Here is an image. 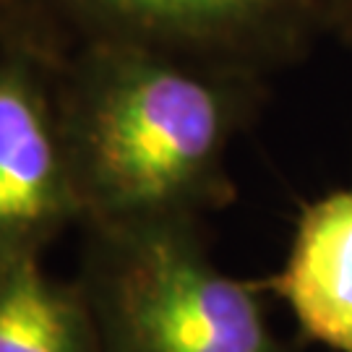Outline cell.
I'll use <instances>...</instances> for the list:
<instances>
[{
    "mask_svg": "<svg viewBox=\"0 0 352 352\" xmlns=\"http://www.w3.org/2000/svg\"><path fill=\"white\" fill-rule=\"evenodd\" d=\"M52 97L84 225L199 219L235 199L230 149L266 76L133 45L52 55Z\"/></svg>",
    "mask_w": 352,
    "mask_h": 352,
    "instance_id": "1",
    "label": "cell"
},
{
    "mask_svg": "<svg viewBox=\"0 0 352 352\" xmlns=\"http://www.w3.org/2000/svg\"><path fill=\"white\" fill-rule=\"evenodd\" d=\"M87 230L78 285L104 352H295L256 282L217 269L199 219Z\"/></svg>",
    "mask_w": 352,
    "mask_h": 352,
    "instance_id": "2",
    "label": "cell"
},
{
    "mask_svg": "<svg viewBox=\"0 0 352 352\" xmlns=\"http://www.w3.org/2000/svg\"><path fill=\"white\" fill-rule=\"evenodd\" d=\"M11 0L3 3V8ZM65 50L133 45L266 76L334 29V0H26ZM52 52V55H60Z\"/></svg>",
    "mask_w": 352,
    "mask_h": 352,
    "instance_id": "3",
    "label": "cell"
},
{
    "mask_svg": "<svg viewBox=\"0 0 352 352\" xmlns=\"http://www.w3.org/2000/svg\"><path fill=\"white\" fill-rule=\"evenodd\" d=\"M81 206L52 97V52L29 32L0 37V269L39 251Z\"/></svg>",
    "mask_w": 352,
    "mask_h": 352,
    "instance_id": "4",
    "label": "cell"
},
{
    "mask_svg": "<svg viewBox=\"0 0 352 352\" xmlns=\"http://www.w3.org/2000/svg\"><path fill=\"white\" fill-rule=\"evenodd\" d=\"M256 287L287 305L305 342L352 352V186L302 204L285 261Z\"/></svg>",
    "mask_w": 352,
    "mask_h": 352,
    "instance_id": "5",
    "label": "cell"
},
{
    "mask_svg": "<svg viewBox=\"0 0 352 352\" xmlns=\"http://www.w3.org/2000/svg\"><path fill=\"white\" fill-rule=\"evenodd\" d=\"M0 352H104L81 285L47 277L39 256L3 266Z\"/></svg>",
    "mask_w": 352,
    "mask_h": 352,
    "instance_id": "6",
    "label": "cell"
},
{
    "mask_svg": "<svg viewBox=\"0 0 352 352\" xmlns=\"http://www.w3.org/2000/svg\"><path fill=\"white\" fill-rule=\"evenodd\" d=\"M334 32L352 39V0H334Z\"/></svg>",
    "mask_w": 352,
    "mask_h": 352,
    "instance_id": "7",
    "label": "cell"
},
{
    "mask_svg": "<svg viewBox=\"0 0 352 352\" xmlns=\"http://www.w3.org/2000/svg\"><path fill=\"white\" fill-rule=\"evenodd\" d=\"M3 3H6V0H0V8H3Z\"/></svg>",
    "mask_w": 352,
    "mask_h": 352,
    "instance_id": "8",
    "label": "cell"
}]
</instances>
